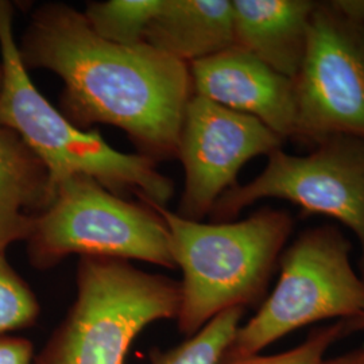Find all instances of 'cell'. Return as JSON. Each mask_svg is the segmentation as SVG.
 Segmentation results:
<instances>
[{"label":"cell","mask_w":364,"mask_h":364,"mask_svg":"<svg viewBox=\"0 0 364 364\" xmlns=\"http://www.w3.org/2000/svg\"><path fill=\"white\" fill-rule=\"evenodd\" d=\"M144 43L191 65L235 46L231 0H164Z\"/></svg>","instance_id":"12"},{"label":"cell","mask_w":364,"mask_h":364,"mask_svg":"<svg viewBox=\"0 0 364 364\" xmlns=\"http://www.w3.org/2000/svg\"><path fill=\"white\" fill-rule=\"evenodd\" d=\"M39 314L37 296L0 252V336L36 326Z\"/></svg>","instance_id":"16"},{"label":"cell","mask_w":364,"mask_h":364,"mask_svg":"<svg viewBox=\"0 0 364 364\" xmlns=\"http://www.w3.org/2000/svg\"><path fill=\"white\" fill-rule=\"evenodd\" d=\"M317 1L232 0L235 45L275 72L297 77Z\"/></svg>","instance_id":"11"},{"label":"cell","mask_w":364,"mask_h":364,"mask_svg":"<svg viewBox=\"0 0 364 364\" xmlns=\"http://www.w3.org/2000/svg\"><path fill=\"white\" fill-rule=\"evenodd\" d=\"M34 356V346L28 338L0 336V364H31Z\"/></svg>","instance_id":"18"},{"label":"cell","mask_w":364,"mask_h":364,"mask_svg":"<svg viewBox=\"0 0 364 364\" xmlns=\"http://www.w3.org/2000/svg\"><path fill=\"white\" fill-rule=\"evenodd\" d=\"M18 50L28 72L45 69L63 80L60 111L78 129L114 126L138 154L156 164L177 158L193 96L188 64L144 42L123 46L100 38L84 14L65 3L37 7Z\"/></svg>","instance_id":"1"},{"label":"cell","mask_w":364,"mask_h":364,"mask_svg":"<svg viewBox=\"0 0 364 364\" xmlns=\"http://www.w3.org/2000/svg\"><path fill=\"white\" fill-rule=\"evenodd\" d=\"M294 81L299 141H364V21L323 1L313 13L305 58Z\"/></svg>","instance_id":"8"},{"label":"cell","mask_w":364,"mask_h":364,"mask_svg":"<svg viewBox=\"0 0 364 364\" xmlns=\"http://www.w3.org/2000/svg\"><path fill=\"white\" fill-rule=\"evenodd\" d=\"M1 82H3V69H1V64H0V88H1Z\"/></svg>","instance_id":"21"},{"label":"cell","mask_w":364,"mask_h":364,"mask_svg":"<svg viewBox=\"0 0 364 364\" xmlns=\"http://www.w3.org/2000/svg\"><path fill=\"white\" fill-rule=\"evenodd\" d=\"M15 7L0 0V124L15 131L49 170L54 188L73 176H85L117 196L135 195L166 207L174 183L156 162L115 150L99 131L81 130L45 99L22 64L14 33Z\"/></svg>","instance_id":"3"},{"label":"cell","mask_w":364,"mask_h":364,"mask_svg":"<svg viewBox=\"0 0 364 364\" xmlns=\"http://www.w3.org/2000/svg\"><path fill=\"white\" fill-rule=\"evenodd\" d=\"M170 234L182 281L177 326L193 336L220 313L258 302L293 230L284 210L263 208L240 221L203 223L154 205Z\"/></svg>","instance_id":"2"},{"label":"cell","mask_w":364,"mask_h":364,"mask_svg":"<svg viewBox=\"0 0 364 364\" xmlns=\"http://www.w3.org/2000/svg\"><path fill=\"white\" fill-rule=\"evenodd\" d=\"M76 284L75 302L31 364H126L144 328L180 308V282L129 260L82 257Z\"/></svg>","instance_id":"4"},{"label":"cell","mask_w":364,"mask_h":364,"mask_svg":"<svg viewBox=\"0 0 364 364\" xmlns=\"http://www.w3.org/2000/svg\"><path fill=\"white\" fill-rule=\"evenodd\" d=\"M284 139L255 117L195 95L182 120L177 158L185 183L178 216L203 221L221 196L237 185V174L252 158L282 149Z\"/></svg>","instance_id":"9"},{"label":"cell","mask_w":364,"mask_h":364,"mask_svg":"<svg viewBox=\"0 0 364 364\" xmlns=\"http://www.w3.org/2000/svg\"><path fill=\"white\" fill-rule=\"evenodd\" d=\"M189 70L195 95L258 119L284 141L296 136L294 81L254 54L235 45L192 63Z\"/></svg>","instance_id":"10"},{"label":"cell","mask_w":364,"mask_h":364,"mask_svg":"<svg viewBox=\"0 0 364 364\" xmlns=\"http://www.w3.org/2000/svg\"><path fill=\"white\" fill-rule=\"evenodd\" d=\"M344 332H347L346 321H338L313 332L304 343L291 350L274 355L260 353L227 364H329L326 351Z\"/></svg>","instance_id":"17"},{"label":"cell","mask_w":364,"mask_h":364,"mask_svg":"<svg viewBox=\"0 0 364 364\" xmlns=\"http://www.w3.org/2000/svg\"><path fill=\"white\" fill-rule=\"evenodd\" d=\"M27 259L49 270L72 257L141 260L177 269L168 225L147 201H129L85 176L58 182L50 204L33 218Z\"/></svg>","instance_id":"5"},{"label":"cell","mask_w":364,"mask_h":364,"mask_svg":"<svg viewBox=\"0 0 364 364\" xmlns=\"http://www.w3.org/2000/svg\"><path fill=\"white\" fill-rule=\"evenodd\" d=\"M351 243L336 227L299 235L279 257L281 274L257 314L239 326L223 364L260 355L302 326L338 318L364 329V278L351 264Z\"/></svg>","instance_id":"6"},{"label":"cell","mask_w":364,"mask_h":364,"mask_svg":"<svg viewBox=\"0 0 364 364\" xmlns=\"http://www.w3.org/2000/svg\"><path fill=\"white\" fill-rule=\"evenodd\" d=\"M329 364H364V348L362 351L353 352L335 360H329Z\"/></svg>","instance_id":"20"},{"label":"cell","mask_w":364,"mask_h":364,"mask_svg":"<svg viewBox=\"0 0 364 364\" xmlns=\"http://www.w3.org/2000/svg\"><path fill=\"white\" fill-rule=\"evenodd\" d=\"M53 198L49 170L15 131L0 124V252L25 242Z\"/></svg>","instance_id":"13"},{"label":"cell","mask_w":364,"mask_h":364,"mask_svg":"<svg viewBox=\"0 0 364 364\" xmlns=\"http://www.w3.org/2000/svg\"><path fill=\"white\" fill-rule=\"evenodd\" d=\"M243 314V308L220 313L180 346L168 351L153 350L150 362L151 364H223Z\"/></svg>","instance_id":"15"},{"label":"cell","mask_w":364,"mask_h":364,"mask_svg":"<svg viewBox=\"0 0 364 364\" xmlns=\"http://www.w3.org/2000/svg\"><path fill=\"white\" fill-rule=\"evenodd\" d=\"M336 1L343 11L364 21V0H336Z\"/></svg>","instance_id":"19"},{"label":"cell","mask_w":364,"mask_h":364,"mask_svg":"<svg viewBox=\"0 0 364 364\" xmlns=\"http://www.w3.org/2000/svg\"><path fill=\"white\" fill-rule=\"evenodd\" d=\"M164 0L90 1L84 16L92 31L105 41L123 46L144 43L146 31Z\"/></svg>","instance_id":"14"},{"label":"cell","mask_w":364,"mask_h":364,"mask_svg":"<svg viewBox=\"0 0 364 364\" xmlns=\"http://www.w3.org/2000/svg\"><path fill=\"white\" fill-rule=\"evenodd\" d=\"M263 198L287 200L304 215H324L356 235L364 278V141L335 136L308 156L273 151L263 171L221 196L210 212L215 221H231Z\"/></svg>","instance_id":"7"}]
</instances>
